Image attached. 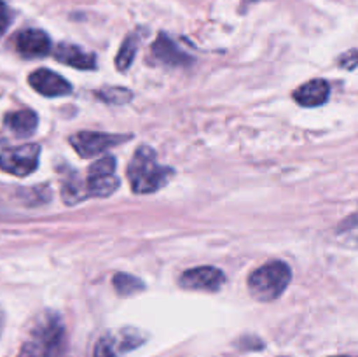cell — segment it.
Returning a JSON list of instances; mask_svg holds the SVG:
<instances>
[{"instance_id":"13","label":"cell","mask_w":358,"mask_h":357,"mask_svg":"<svg viewBox=\"0 0 358 357\" xmlns=\"http://www.w3.org/2000/svg\"><path fill=\"white\" fill-rule=\"evenodd\" d=\"M6 125L17 136H31L37 130V114L30 108L10 112V114L6 115Z\"/></svg>"},{"instance_id":"15","label":"cell","mask_w":358,"mask_h":357,"mask_svg":"<svg viewBox=\"0 0 358 357\" xmlns=\"http://www.w3.org/2000/svg\"><path fill=\"white\" fill-rule=\"evenodd\" d=\"M114 287L121 296H129V294H135L143 290V282L136 276L128 275V273H117L114 276Z\"/></svg>"},{"instance_id":"14","label":"cell","mask_w":358,"mask_h":357,"mask_svg":"<svg viewBox=\"0 0 358 357\" xmlns=\"http://www.w3.org/2000/svg\"><path fill=\"white\" fill-rule=\"evenodd\" d=\"M152 51L159 62L166 63V65H182V63H189V58L184 52L178 51L177 46L166 37V35H159L157 41L154 42Z\"/></svg>"},{"instance_id":"19","label":"cell","mask_w":358,"mask_h":357,"mask_svg":"<svg viewBox=\"0 0 358 357\" xmlns=\"http://www.w3.org/2000/svg\"><path fill=\"white\" fill-rule=\"evenodd\" d=\"M336 357H346V356H336Z\"/></svg>"},{"instance_id":"4","label":"cell","mask_w":358,"mask_h":357,"mask_svg":"<svg viewBox=\"0 0 358 357\" xmlns=\"http://www.w3.org/2000/svg\"><path fill=\"white\" fill-rule=\"evenodd\" d=\"M145 342V335L135 328H122L108 331L94 345V357H121L138 349Z\"/></svg>"},{"instance_id":"16","label":"cell","mask_w":358,"mask_h":357,"mask_svg":"<svg viewBox=\"0 0 358 357\" xmlns=\"http://www.w3.org/2000/svg\"><path fill=\"white\" fill-rule=\"evenodd\" d=\"M136 44H138V41H136L135 35H129V37L122 42L117 58H115V66H117L119 70H128V66L131 65V62L135 59L136 55Z\"/></svg>"},{"instance_id":"3","label":"cell","mask_w":358,"mask_h":357,"mask_svg":"<svg viewBox=\"0 0 358 357\" xmlns=\"http://www.w3.org/2000/svg\"><path fill=\"white\" fill-rule=\"evenodd\" d=\"M63 340V324L56 315H49L37 324L30 340L21 346L17 357H55Z\"/></svg>"},{"instance_id":"6","label":"cell","mask_w":358,"mask_h":357,"mask_svg":"<svg viewBox=\"0 0 358 357\" xmlns=\"http://www.w3.org/2000/svg\"><path fill=\"white\" fill-rule=\"evenodd\" d=\"M38 156H41V147L37 144L10 147L0 153V168L16 177H27L37 170Z\"/></svg>"},{"instance_id":"8","label":"cell","mask_w":358,"mask_h":357,"mask_svg":"<svg viewBox=\"0 0 358 357\" xmlns=\"http://www.w3.org/2000/svg\"><path fill=\"white\" fill-rule=\"evenodd\" d=\"M226 282V276L215 266H198L182 273L180 286L192 290H208L215 293Z\"/></svg>"},{"instance_id":"1","label":"cell","mask_w":358,"mask_h":357,"mask_svg":"<svg viewBox=\"0 0 358 357\" xmlns=\"http://www.w3.org/2000/svg\"><path fill=\"white\" fill-rule=\"evenodd\" d=\"M128 181L129 186L138 195L154 192L168 182V177L173 174V170L157 164L156 153L150 147H140L131 158L128 164Z\"/></svg>"},{"instance_id":"5","label":"cell","mask_w":358,"mask_h":357,"mask_svg":"<svg viewBox=\"0 0 358 357\" xmlns=\"http://www.w3.org/2000/svg\"><path fill=\"white\" fill-rule=\"evenodd\" d=\"M119 188V178L115 177V158L105 156L94 161L87 170L86 184H84V195L105 198L110 196Z\"/></svg>"},{"instance_id":"11","label":"cell","mask_w":358,"mask_h":357,"mask_svg":"<svg viewBox=\"0 0 358 357\" xmlns=\"http://www.w3.org/2000/svg\"><path fill=\"white\" fill-rule=\"evenodd\" d=\"M331 86L324 79H313L294 91V100L303 107H318L329 100Z\"/></svg>"},{"instance_id":"2","label":"cell","mask_w":358,"mask_h":357,"mask_svg":"<svg viewBox=\"0 0 358 357\" xmlns=\"http://www.w3.org/2000/svg\"><path fill=\"white\" fill-rule=\"evenodd\" d=\"M292 279V272L282 261H271L248 276V290L259 301H273L283 294Z\"/></svg>"},{"instance_id":"7","label":"cell","mask_w":358,"mask_h":357,"mask_svg":"<svg viewBox=\"0 0 358 357\" xmlns=\"http://www.w3.org/2000/svg\"><path fill=\"white\" fill-rule=\"evenodd\" d=\"M129 140V135H110L100 132H79L70 136V146L77 150L80 158H93L110 147L119 146Z\"/></svg>"},{"instance_id":"17","label":"cell","mask_w":358,"mask_h":357,"mask_svg":"<svg viewBox=\"0 0 358 357\" xmlns=\"http://www.w3.org/2000/svg\"><path fill=\"white\" fill-rule=\"evenodd\" d=\"M96 94L101 100L115 105L126 104V102L131 100V91L124 90V88H103V90L98 91Z\"/></svg>"},{"instance_id":"10","label":"cell","mask_w":358,"mask_h":357,"mask_svg":"<svg viewBox=\"0 0 358 357\" xmlns=\"http://www.w3.org/2000/svg\"><path fill=\"white\" fill-rule=\"evenodd\" d=\"M16 49L24 58H41V56H45L49 52L51 41H49L45 31L30 28V30H24L17 35Z\"/></svg>"},{"instance_id":"12","label":"cell","mask_w":358,"mask_h":357,"mask_svg":"<svg viewBox=\"0 0 358 357\" xmlns=\"http://www.w3.org/2000/svg\"><path fill=\"white\" fill-rule=\"evenodd\" d=\"M55 58L59 63H65V65L73 66V69L80 70H91L96 65V58L91 52H86L84 49L77 48L73 44H58L55 49Z\"/></svg>"},{"instance_id":"9","label":"cell","mask_w":358,"mask_h":357,"mask_svg":"<svg viewBox=\"0 0 358 357\" xmlns=\"http://www.w3.org/2000/svg\"><path fill=\"white\" fill-rule=\"evenodd\" d=\"M28 83L37 93L44 94V97H65L72 91V86L65 77L48 69H38L31 72Z\"/></svg>"},{"instance_id":"18","label":"cell","mask_w":358,"mask_h":357,"mask_svg":"<svg viewBox=\"0 0 358 357\" xmlns=\"http://www.w3.org/2000/svg\"><path fill=\"white\" fill-rule=\"evenodd\" d=\"M10 23V14H9V9H7L6 4L0 0V35L3 34V31L7 30V27H9Z\"/></svg>"}]
</instances>
